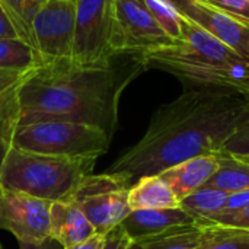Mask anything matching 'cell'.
I'll return each instance as SVG.
<instances>
[{
  "mask_svg": "<svg viewBox=\"0 0 249 249\" xmlns=\"http://www.w3.org/2000/svg\"><path fill=\"white\" fill-rule=\"evenodd\" d=\"M249 112V95L214 86H185L172 102L156 109L144 136L124 150L109 174L133 185L184 160L216 155Z\"/></svg>",
  "mask_w": 249,
  "mask_h": 249,
  "instance_id": "6da1fadb",
  "label": "cell"
},
{
  "mask_svg": "<svg viewBox=\"0 0 249 249\" xmlns=\"http://www.w3.org/2000/svg\"><path fill=\"white\" fill-rule=\"evenodd\" d=\"M149 69L146 53L120 51L109 60L80 66L70 58L34 69L20 89V123L71 121L101 128L111 140L124 89Z\"/></svg>",
  "mask_w": 249,
  "mask_h": 249,
  "instance_id": "7a4b0ae2",
  "label": "cell"
},
{
  "mask_svg": "<svg viewBox=\"0 0 249 249\" xmlns=\"http://www.w3.org/2000/svg\"><path fill=\"white\" fill-rule=\"evenodd\" d=\"M95 158H67L12 147L0 169V185L50 203H70L92 175Z\"/></svg>",
  "mask_w": 249,
  "mask_h": 249,
  "instance_id": "3957f363",
  "label": "cell"
},
{
  "mask_svg": "<svg viewBox=\"0 0 249 249\" xmlns=\"http://www.w3.org/2000/svg\"><path fill=\"white\" fill-rule=\"evenodd\" d=\"M111 139L98 127L71 121L19 124L13 146L19 150L67 158H95L107 153Z\"/></svg>",
  "mask_w": 249,
  "mask_h": 249,
  "instance_id": "277c9868",
  "label": "cell"
},
{
  "mask_svg": "<svg viewBox=\"0 0 249 249\" xmlns=\"http://www.w3.org/2000/svg\"><path fill=\"white\" fill-rule=\"evenodd\" d=\"M115 0H76L71 61L101 64L120 53L115 44Z\"/></svg>",
  "mask_w": 249,
  "mask_h": 249,
  "instance_id": "5b68a950",
  "label": "cell"
},
{
  "mask_svg": "<svg viewBox=\"0 0 249 249\" xmlns=\"http://www.w3.org/2000/svg\"><path fill=\"white\" fill-rule=\"evenodd\" d=\"M130 184L115 174L86 177L70 203L82 210L96 235H107L131 213L128 206Z\"/></svg>",
  "mask_w": 249,
  "mask_h": 249,
  "instance_id": "8992f818",
  "label": "cell"
},
{
  "mask_svg": "<svg viewBox=\"0 0 249 249\" xmlns=\"http://www.w3.org/2000/svg\"><path fill=\"white\" fill-rule=\"evenodd\" d=\"M241 57L184 15L181 20V38L165 48L146 53L149 69L163 71L172 66L226 64Z\"/></svg>",
  "mask_w": 249,
  "mask_h": 249,
  "instance_id": "52a82bcc",
  "label": "cell"
},
{
  "mask_svg": "<svg viewBox=\"0 0 249 249\" xmlns=\"http://www.w3.org/2000/svg\"><path fill=\"white\" fill-rule=\"evenodd\" d=\"M76 0H47L32 19V36L44 63L71 58Z\"/></svg>",
  "mask_w": 249,
  "mask_h": 249,
  "instance_id": "ba28073f",
  "label": "cell"
},
{
  "mask_svg": "<svg viewBox=\"0 0 249 249\" xmlns=\"http://www.w3.org/2000/svg\"><path fill=\"white\" fill-rule=\"evenodd\" d=\"M51 203L0 185V229L18 242H38L50 236Z\"/></svg>",
  "mask_w": 249,
  "mask_h": 249,
  "instance_id": "9c48e42d",
  "label": "cell"
},
{
  "mask_svg": "<svg viewBox=\"0 0 249 249\" xmlns=\"http://www.w3.org/2000/svg\"><path fill=\"white\" fill-rule=\"evenodd\" d=\"M115 26L118 51L149 53L174 42L142 0H115Z\"/></svg>",
  "mask_w": 249,
  "mask_h": 249,
  "instance_id": "30bf717a",
  "label": "cell"
},
{
  "mask_svg": "<svg viewBox=\"0 0 249 249\" xmlns=\"http://www.w3.org/2000/svg\"><path fill=\"white\" fill-rule=\"evenodd\" d=\"M171 3L181 15L196 22L226 47L242 57H249L248 25H244L198 0H172Z\"/></svg>",
  "mask_w": 249,
  "mask_h": 249,
  "instance_id": "8fae6325",
  "label": "cell"
},
{
  "mask_svg": "<svg viewBox=\"0 0 249 249\" xmlns=\"http://www.w3.org/2000/svg\"><path fill=\"white\" fill-rule=\"evenodd\" d=\"M31 70L0 69V169L20 123V89Z\"/></svg>",
  "mask_w": 249,
  "mask_h": 249,
  "instance_id": "7c38bea8",
  "label": "cell"
},
{
  "mask_svg": "<svg viewBox=\"0 0 249 249\" xmlns=\"http://www.w3.org/2000/svg\"><path fill=\"white\" fill-rule=\"evenodd\" d=\"M193 225H197L196 219L187 212H184L181 207L131 210V213L121 222L123 229L136 244L159 236L174 228Z\"/></svg>",
  "mask_w": 249,
  "mask_h": 249,
  "instance_id": "4fadbf2b",
  "label": "cell"
},
{
  "mask_svg": "<svg viewBox=\"0 0 249 249\" xmlns=\"http://www.w3.org/2000/svg\"><path fill=\"white\" fill-rule=\"evenodd\" d=\"M219 168L216 155L197 156L168 168L159 175L169 184L177 198L181 201L198 188L204 187Z\"/></svg>",
  "mask_w": 249,
  "mask_h": 249,
  "instance_id": "5bb4252c",
  "label": "cell"
},
{
  "mask_svg": "<svg viewBox=\"0 0 249 249\" xmlns=\"http://www.w3.org/2000/svg\"><path fill=\"white\" fill-rule=\"evenodd\" d=\"M96 235L93 226L73 203H51L50 236L63 248H71Z\"/></svg>",
  "mask_w": 249,
  "mask_h": 249,
  "instance_id": "9a60e30c",
  "label": "cell"
},
{
  "mask_svg": "<svg viewBox=\"0 0 249 249\" xmlns=\"http://www.w3.org/2000/svg\"><path fill=\"white\" fill-rule=\"evenodd\" d=\"M128 206L131 210L177 209L179 200L160 175H149L142 177L130 187Z\"/></svg>",
  "mask_w": 249,
  "mask_h": 249,
  "instance_id": "2e32d148",
  "label": "cell"
},
{
  "mask_svg": "<svg viewBox=\"0 0 249 249\" xmlns=\"http://www.w3.org/2000/svg\"><path fill=\"white\" fill-rule=\"evenodd\" d=\"M219 168L206 184L228 194L249 190V160L226 149L216 153Z\"/></svg>",
  "mask_w": 249,
  "mask_h": 249,
  "instance_id": "e0dca14e",
  "label": "cell"
},
{
  "mask_svg": "<svg viewBox=\"0 0 249 249\" xmlns=\"http://www.w3.org/2000/svg\"><path fill=\"white\" fill-rule=\"evenodd\" d=\"M228 193L214 187H201L179 201V207L191 214L198 226H204L219 216L228 200Z\"/></svg>",
  "mask_w": 249,
  "mask_h": 249,
  "instance_id": "ac0fdd59",
  "label": "cell"
},
{
  "mask_svg": "<svg viewBox=\"0 0 249 249\" xmlns=\"http://www.w3.org/2000/svg\"><path fill=\"white\" fill-rule=\"evenodd\" d=\"M44 64L41 54L22 38L0 39L1 70H31Z\"/></svg>",
  "mask_w": 249,
  "mask_h": 249,
  "instance_id": "d6986e66",
  "label": "cell"
},
{
  "mask_svg": "<svg viewBox=\"0 0 249 249\" xmlns=\"http://www.w3.org/2000/svg\"><path fill=\"white\" fill-rule=\"evenodd\" d=\"M203 228L198 225L178 226L159 236L146 239L139 245L142 249H198Z\"/></svg>",
  "mask_w": 249,
  "mask_h": 249,
  "instance_id": "ffe728a7",
  "label": "cell"
},
{
  "mask_svg": "<svg viewBox=\"0 0 249 249\" xmlns=\"http://www.w3.org/2000/svg\"><path fill=\"white\" fill-rule=\"evenodd\" d=\"M198 249H249V231L220 225L203 226Z\"/></svg>",
  "mask_w": 249,
  "mask_h": 249,
  "instance_id": "44dd1931",
  "label": "cell"
},
{
  "mask_svg": "<svg viewBox=\"0 0 249 249\" xmlns=\"http://www.w3.org/2000/svg\"><path fill=\"white\" fill-rule=\"evenodd\" d=\"M45 0H0V7L6 12L10 22L16 28L19 36L29 42L34 48V36H32V19L36 12L42 6Z\"/></svg>",
  "mask_w": 249,
  "mask_h": 249,
  "instance_id": "7402d4cb",
  "label": "cell"
},
{
  "mask_svg": "<svg viewBox=\"0 0 249 249\" xmlns=\"http://www.w3.org/2000/svg\"><path fill=\"white\" fill-rule=\"evenodd\" d=\"M159 26L166 32V35L177 41L181 38V20L182 15L175 9V6L168 0H142Z\"/></svg>",
  "mask_w": 249,
  "mask_h": 249,
  "instance_id": "603a6c76",
  "label": "cell"
},
{
  "mask_svg": "<svg viewBox=\"0 0 249 249\" xmlns=\"http://www.w3.org/2000/svg\"><path fill=\"white\" fill-rule=\"evenodd\" d=\"M249 26V0H198Z\"/></svg>",
  "mask_w": 249,
  "mask_h": 249,
  "instance_id": "cb8c5ba5",
  "label": "cell"
},
{
  "mask_svg": "<svg viewBox=\"0 0 249 249\" xmlns=\"http://www.w3.org/2000/svg\"><path fill=\"white\" fill-rule=\"evenodd\" d=\"M225 149L235 155H247L249 153V112L238 125L236 131L226 142Z\"/></svg>",
  "mask_w": 249,
  "mask_h": 249,
  "instance_id": "d4e9b609",
  "label": "cell"
},
{
  "mask_svg": "<svg viewBox=\"0 0 249 249\" xmlns=\"http://www.w3.org/2000/svg\"><path fill=\"white\" fill-rule=\"evenodd\" d=\"M207 225H220V226H229V228L249 231V204L238 212H233L229 214H220V216L214 217L212 222H209ZM207 225H204V226H207Z\"/></svg>",
  "mask_w": 249,
  "mask_h": 249,
  "instance_id": "484cf974",
  "label": "cell"
},
{
  "mask_svg": "<svg viewBox=\"0 0 249 249\" xmlns=\"http://www.w3.org/2000/svg\"><path fill=\"white\" fill-rule=\"evenodd\" d=\"M131 244L133 241L128 238L123 226L118 225L105 235V241L101 249H128Z\"/></svg>",
  "mask_w": 249,
  "mask_h": 249,
  "instance_id": "4316f807",
  "label": "cell"
},
{
  "mask_svg": "<svg viewBox=\"0 0 249 249\" xmlns=\"http://www.w3.org/2000/svg\"><path fill=\"white\" fill-rule=\"evenodd\" d=\"M249 204V190L245 191H238V193H232L228 196V200H226V206L223 209V212L220 214H229V213H233V212H238L241 209H244L245 206ZM219 214V216H220ZM217 217V216H216Z\"/></svg>",
  "mask_w": 249,
  "mask_h": 249,
  "instance_id": "83f0119b",
  "label": "cell"
},
{
  "mask_svg": "<svg viewBox=\"0 0 249 249\" xmlns=\"http://www.w3.org/2000/svg\"><path fill=\"white\" fill-rule=\"evenodd\" d=\"M4 38H20L16 28L13 26V23L10 22L9 16L6 15V12L0 7V39Z\"/></svg>",
  "mask_w": 249,
  "mask_h": 249,
  "instance_id": "f1b7e54d",
  "label": "cell"
},
{
  "mask_svg": "<svg viewBox=\"0 0 249 249\" xmlns=\"http://www.w3.org/2000/svg\"><path fill=\"white\" fill-rule=\"evenodd\" d=\"M19 249H64L54 238L48 236L38 242H19Z\"/></svg>",
  "mask_w": 249,
  "mask_h": 249,
  "instance_id": "f546056e",
  "label": "cell"
},
{
  "mask_svg": "<svg viewBox=\"0 0 249 249\" xmlns=\"http://www.w3.org/2000/svg\"><path fill=\"white\" fill-rule=\"evenodd\" d=\"M104 241H105V235H93L88 241L67 249H101L104 245Z\"/></svg>",
  "mask_w": 249,
  "mask_h": 249,
  "instance_id": "4dcf8cb0",
  "label": "cell"
},
{
  "mask_svg": "<svg viewBox=\"0 0 249 249\" xmlns=\"http://www.w3.org/2000/svg\"><path fill=\"white\" fill-rule=\"evenodd\" d=\"M239 90H241V92H244V93H247V95H249V82L247 83V85H244Z\"/></svg>",
  "mask_w": 249,
  "mask_h": 249,
  "instance_id": "1f68e13d",
  "label": "cell"
},
{
  "mask_svg": "<svg viewBox=\"0 0 249 249\" xmlns=\"http://www.w3.org/2000/svg\"><path fill=\"white\" fill-rule=\"evenodd\" d=\"M128 249H142V247L139 245V244H136V242H133L131 245H130V248Z\"/></svg>",
  "mask_w": 249,
  "mask_h": 249,
  "instance_id": "d6a6232c",
  "label": "cell"
},
{
  "mask_svg": "<svg viewBox=\"0 0 249 249\" xmlns=\"http://www.w3.org/2000/svg\"><path fill=\"white\" fill-rule=\"evenodd\" d=\"M241 156H244L245 159H248V160H249V153H247V155H241Z\"/></svg>",
  "mask_w": 249,
  "mask_h": 249,
  "instance_id": "836d02e7",
  "label": "cell"
},
{
  "mask_svg": "<svg viewBox=\"0 0 249 249\" xmlns=\"http://www.w3.org/2000/svg\"><path fill=\"white\" fill-rule=\"evenodd\" d=\"M168 1H172V0H168Z\"/></svg>",
  "mask_w": 249,
  "mask_h": 249,
  "instance_id": "e575fe53",
  "label": "cell"
},
{
  "mask_svg": "<svg viewBox=\"0 0 249 249\" xmlns=\"http://www.w3.org/2000/svg\"><path fill=\"white\" fill-rule=\"evenodd\" d=\"M45 1H47V0H45Z\"/></svg>",
  "mask_w": 249,
  "mask_h": 249,
  "instance_id": "d590c367",
  "label": "cell"
}]
</instances>
